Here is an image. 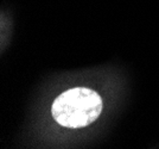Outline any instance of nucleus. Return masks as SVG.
<instances>
[{
    "label": "nucleus",
    "instance_id": "1",
    "mask_svg": "<svg viewBox=\"0 0 159 149\" xmlns=\"http://www.w3.org/2000/svg\"><path fill=\"white\" fill-rule=\"evenodd\" d=\"M51 112L55 121L66 128H84L102 112V99L89 88L68 89L55 99Z\"/></svg>",
    "mask_w": 159,
    "mask_h": 149
}]
</instances>
